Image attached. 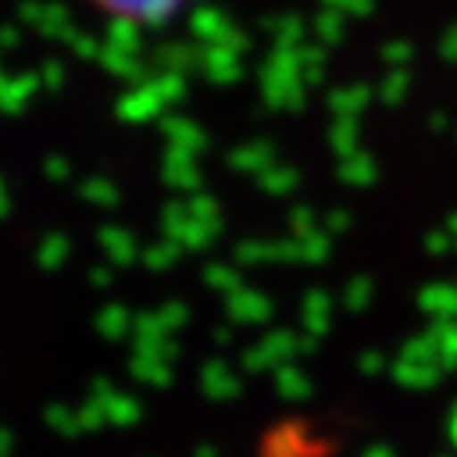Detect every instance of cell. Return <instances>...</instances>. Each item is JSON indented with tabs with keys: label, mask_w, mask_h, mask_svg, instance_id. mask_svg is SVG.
<instances>
[{
	"label": "cell",
	"mask_w": 457,
	"mask_h": 457,
	"mask_svg": "<svg viewBox=\"0 0 457 457\" xmlns=\"http://www.w3.org/2000/svg\"><path fill=\"white\" fill-rule=\"evenodd\" d=\"M96 11L129 28H160L166 21L180 17L196 0H88Z\"/></svg>",
	"instance_id": "cell-1"
}]
</instances>
